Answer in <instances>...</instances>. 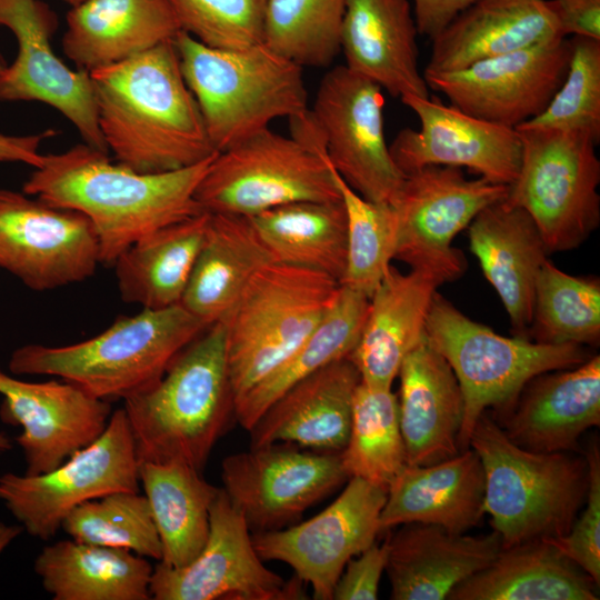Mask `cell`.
Returning a JSON list of instances; mask_svg holds the SVG:
<instances>
[{
	"mask_svg": "<svg viewBox=\"0 0 600 600\" xmlns=\"http://www.w3.org/2000/svg\"><path fill=\"white\" fill-rule=\"evenodd\" d=\"M108 156L86 143L43 154L22 187L29 196L84 214L98 237L101 263L113 264L143 237L204 212L196 190L214 156L159 173L137 172Z\"/></svg>",
	"mask_w": 600,
	"mask_h": 600,
	"instance_id": "6da1fadb",
	"label": "cell"
},
{
	"mask_svg": "<svg viewBox=\"0 0 600 600\" xmlns=\"http://www.w3.org/2000/svg\"><path fill=\"white\" fill-rule=\"evenodd\" d=\"M98 123L117 162L141 173L194 166L218 151L173 40L89 72Z\"/></svg>",
	"mask_w": 600,
	"mask_h": 600,
	"instance_id": "7a4b0ae2",
	"label": "cell"
},
{
	"mask_svg": "<svg viewBox=\"0 0 600 600\" xmlns=\"http://www.w3.org/2000/svg\"><path fill=\"white\" fill-rule=\"evenodd\" d=\"M139 462L201 471L234 417L222 321L207 327L150 388L123 400Z\"/></svg>",
	"mask_w": 600,
	"mask_h": 600,
	"instance_id": "3957f363",
	"label": "cell"
},
{
	"mask_svg": "<svg viewBox=\"0 0 600 600\" xmlns=\"http://www.w3.org/2000/svg\"><path fill=\"white\" fill-rule=\"evenodd\" d=\"M207 327L180 303L142 309L81 342L21 346L8 368L14 374L58 377L109 402L124 400L158 382Z\"/></svg>",
	"mask_w": 600,
	"mask_h": 600,
	"instance_id": "277c9868",
	"label": "cell"
},
{
	"mask_svg": "<svg viewBox=\"0 0 600 600\" xmlns=\"http://www.w3.org/2000/svg\"><path fill=\"white\" fill-rule=\"evenodd\" d=\"M184 81L209 139L220 152L308 110L303 68L263 42L244 49H216L189 33L173 39Z\"/></svg>",
	"mask_w": 600,
	"mask_h": 600,
	"instance_id": "5b68a950",
	"label": "cell"
},
{
	"mask_svg": "<svg viewBox=\"0 0 600 600\" xmlns=\"http://www.w3.org/2000/svg\"><path fill=\"white\" fill-rule=\"evenodd\" d=\"M469 448L484 473L483 512L502 539V548L566 536L586 501V459L568 452H536L516 444L483 412Z\"/></svg>",
	"mask_w": 600,
	"mask_h": 600,
	"instance_id": "8992f818",
	"label": "cell"
},
{
	"mask_svg": "<svg viewBox=\"0 0 600 600\" xmlns=\"http://www.w3.org/2000/svg\"><path fill=\"white\" fill-rule=\"evenodd\" d=\"M340 287L322 272L278 261L252 277L222 321L234 400L277 369L313 332Z\"/></svg>",
	"mask_w": 600,
	"mask_h": 600,
	"instance_id": "52a82bcc",
	"label": "cell"
},
{
	"mask_svg": "<svg viewBox=\"0 0 600 600\" xmlns=\"http://www.w3.org/2000/svg\"><path fill=\"white\" fill-rule=\"evenodd\" d=\"M424 336L450 364L463 396L460 451L469 448L473 427L489 408L502 414L531 378L577 367L591 357L580 344H546L500 336L468 318L438 292L427 316Z\"/></svg>",
	"mask_w": 600,
	"mask_h": 600,
	"instance_id": "ba28073f",
	"label": "cell"
},
{
	"mask_svg": "<svg viewBox=\"0 0 600 600\" xmlns=\"http://www.w3.org/2000/svg\"><path fill=\"white\" fill-rule=\"evenodd\" d=\"M516 129L521 162L506 200L530 214L549 252L578 248L600 223L598 143L578 131Z\"/></svg>",
	"mask_w": 600,
	"mask_h": 600,
	"instance_id": "9c48e42d",
	"label": "cell"
},
{
	"mask_svg": "<svg viewBox=\"0 0 600 600\" xmlns=\"http://www.w3.org/2000/svg\"><path fill=\"white\" fill-rule=\"evenodd\" d=\"M196 199L210 213L253 217L292 202L341 196L324 152L267 128L218 152Z\"/></svg>",
	"mask_w": 600,
	"mask_h": 600,
	"instance_id": "30bf717a",
	"label": "cell"
},
{
	"mask_svg": "<svg viewBox=\"0 0 600 600\" xmlns=\"http://www.w3.org/2000/svg\"><path fill=\"white\" fill-rule=\"evenodd\" d=\"M139 487L134 439L120 408L94 441L53 470L2 474L0 501L30 536L49 540L78 506L117 491L139 492Z\"/></svg>",
	"mask_w": 600,
	"mask_h": 600,
	"instance_id": "8fae6325",
	"label": "cell"
},
{
	"mask_svg": "<svg viewBox=\"0 0 600 600\" xmlns=\"http://www.w3.org/2000/svg\"><path fill=\"white\" fill-rule=\"evenodd\" d=\"M508 184L467 179L461 168L426 166L407 174L391 204L397 218L394 259L441 284L460 278L464 254L452 240L486 207L503 200Z\"/></svg>",
	"mask_w": 600,
	"mask_h": 600,
	"instance_id": "7c38bea8",
	"label": "cell"
},
{
	"mask_svg": "<svg viewBox=\"0 0 600 600\" xmlns=\"http://www.w3.org/2000/svg\"><path fill=\"white\" fill-rule=\"evenodd\" d=\"M383 107L381 88L342 64L324 73L310 111L326 157L347 184L369 201L393 204L407 176L387 144Z\"/></svg>",
	"mask_w": 600,
	"mask_h": 600,
	"instance_id": "4fadbf2b",
	"label": "cell"
},
{
	"mask_svg": "<svg viewBox=\"0 0 600 600\" xmlns=\"http://www.w3.org/2000/svg\"><path fill=\"white\" fill-rule=\"evenodd\" d=\"M242 514L219 488L209 511V534L200 553L182 568H153L150 596L156 600L307 599L302 581L284 580L257 553Z\"/></svg>",
	"mask_w": 600,
	"mask_h": 600,
	"instance_id": "5bb4252c",
	"label": "cell"
},
{
	"mask_svg": "<svg viewBox=\"0 0 600 600\" xmlns=\"http://www.w3.org/2000/svg\"><path fill=\"white\" fill-rule=\"evenodd\" d=\"M99 263L98 237L84 214L0 189V268L47 291L87 280Z\"/></svg>",
	"mask_w": 600,
	"mask_h": 600,
	"instance_id": "9a60e30c",
	"label": "cell"
},
{
	"mask_svg": "<svg viewBox=\"0 0 600 600\" xmlns=\"http://www.w3.org/2000/svg\"><path fill=\"white\" fill-rule=\"evenodd\" d=\"M221 479L229 500L257 533L293 524L349 477L340 452L274 443L226 457Z\"/></svg>",
	"mask_w": 600,
	"mask_h": 600,
	"instance_id": "2e32d148",
	"label": "cell"
},
{
	"mask_svg": "<svg viewBox=\"0 0 600 600\" xmlns=\"http://www.w3.org/2000/svg\"><path fill=\"white\" fill-rule=\"evenodd\" d=\"M348 480L338 498L309 520L252 533L259 557L290 566L296 577L310 584L317 600H332L347 562L381 532L379 517L387 490L360 478Z\"/></svg>",
	"mask_w": 600,
	"mask_h": 600,
	"instance_id": "e0dca14e",
	"label": "cell"
},
{
	"mask_svg": "<svg viewBox=\"0 0 600 600\" xmlns=\"http://www.w3.org/2000/svg\"><path fill=\"white\" fill-rule=\"evenodd\" d=\"M569 58V39L554 38L463 69L423 72V77L456 108L516 129L544 110L566 76Z\"/></svg>",
	"mask_w": 600,
	"mask_h": 600,
	"instance_id": "ac0fdd59",
	"label": "cell"
},
{
	"mask_svg": "<svg viewBox=\"0 0 600 600\" xmlns=\"http://www.w3.org/2000/svg\"><path fill=\"white\" fill-rule=\"evenodd\" d=\"M0 26L17 39L18 54L0 76V101H38L67 118L83 143L109 153L89 72L70 69L53 51L56 12L41 0H0Z\"/></svg>",
	"mask_w": 600,
	"mask_h": 600,
	"instance_id": "d6986e66",
	"label": "cell"
},
{
	"mask_svg": "<svg viewBox=\"0 0 600 600\" xmlns=\"http://www.w3.org/2000/svg\"><path fill=\"white\" fill-rule=\"evenodd\" d=\"M420 120V129L398 132L390 153L407 176L426 166H449L510 186L517 178L522 144L517 129L476 118L437 97L400 98Z\"/></svg>",
	"mask_w": 600,
	"mask_h": 600,
	"instance_id": "ffe728a7",
	"label": "cell"
},
{
	"mask_svg": "<svg viewBox=\"0 0 600 600\" xmlns=\"http://www.w3.org/2000/svg\"><path fill=\"white\" fill-rule=\"evenodd\" d=\"M1 419L18 424L26 474L53 470L106 429L112 409L68 381L29 382L0 369Z\"/></svg>",
	"mask_w": 600,
	"mask_h": 600,
	"instance_id": "44dd1931",
	"label": "cell"
},
{
	"mask_svg": "<svg viewBox=\"0 0 600 600\" xmlns=\"http://www.w3.org/2000/svg\"><path fill=\"white\" fill-rule=\"evenodd\" d=\"M506 434L536 452H569L600 424V357L531 378L501 414Z\"/></svg>",
	"mask_w": 600,
	"mask_h": 600,
	"instance_id": "7402d4cb",
	"label": "cell"
},
{
	"mask_svg": "<svg viewBox=\"0 0 600 600\" xmlns=\"http://www.w3.org/2000/svg\"><path fill=\"white\" fill-rule=\"evenodd\" d=\"M360 379L347 357L299 381L251 427V448L286 443L318 452H341L349 438Z\"/></svg>",
	"mask_w": 600,
	"mask_h": 600,
	"instance_id": "603a6c76",
	"label": "cell"
},
{
	"mask_svg": "<svg viewBox=\"0 0 600 600\" xmlns=\"http://www.w3.org/2000/svg\"><path fill=\"white\" fill-rule=\"evenodd\" d=\"M386 539L384 571L392 600H443L460 582L490 564L502 549L492 533L472 537L428 523H404Z\"/></svg>",
	"mask_w": 600,
	"mask_h": 600,
	"instance_id": "cb8c5ba5",
	"label": "cell"
},
{
	"mask_svg": "<svg viewBox=\"0 0 600 600\" xmlns=\"http://www.w3.org/2000/svg\"><path fill=\"white\" fill-rule=\"evenodd\" d=\"M418 33L409 0H346L340 32L344 66L393 97L428 98Z\"/></svg>",
	"mask_w": 600,
	"mask_h": 600,
	"instance_id": "d4e9b609",
	"label": "cell"
},
{
	"mask_svg": "<svg viewBox=\"0 0 600 600\" xmlns=\"http://www.w3.org/2000/svg\"><path fill=\"white\" fill-rule=\"evenodd\" d=\"M399 422L409 466H428L460 452L464 401L448 361L426 336L398 372Z\"/></svg>",
	"mask_w": 600,
	"mask_h": 600,
	"instance_id": "484cf974",
	"label": "cell"
},
{
	"mask_svg": "<svg viewBox=\"0 0 600 600\" xmlns=\"http://www.w3.org/2000/svg\"><path fill=\"white\" fill-rule=\"evenodd\" d=\"M470 250L499 294L516 337L527 338L538 273L549 250L530 214L506 199L482 209L468 226Z\"/></svg>",
	"mask_w": 600,
	"mask_h": 600,
	"instance_id": "4316f807",
	"label": "cell"
},
{
	"mask_svg": "<svg viewBox=\"0 0 600 600\" xmlns=\"http://www.w3.org/2000/svg\"><path fill=\"white\" fill-rule=\"evenodd\" d=\"M441 283L418 270L401 273L390 266L369 297L359 341L349 359L361 381L391 388L404 358L424 337V324Z\"/></svg>",
	"mask_w": 600,
	"mask_h": 600,
	"instance_id": "83f0119b",
	"label": "cell"
},
{
	"mask_svg": "<svg viewBox=\"0 0 600 600\" xmlns=\"http://www.w3.org/2000/svg\"><path fill=\"white\" fill-rule=\"evenodd\" d=\"M483 496L482 463L471 448L438 463L406 464L387 490L380 531L418 522L464 533L484 514Z\"/></svg>",
	"mask_w": 600,
	"mask_h": 600,
	"instance_id": "f1b7e54d",
	"label": "cell"
},
{
	"mask_svg": "<svg viewBox=\"0 0 600 600\" xmlns=\"http://www.w3.org/2000/svg\"><path fill=\"white\" fill-rule=\"evenodd\" d=\"M179 31L168 0H86L67 14L62 50L78 70L90 72L173 40Z\"/></svg>",
	"mask_w": 600,
	"mask_h": 600,
	"instance_id": "f546056e",
	"label": "cell"
},
{
	"mask_svg": "<svg viewBox=\"0 0 600 600\" xmlns=\"http://www.w3.org/2000/svg\"><path fill=\"white\" fill-rule=\"evenodd\" d=\"M563 38L547 0H477L434 38L424 72H448Z\"/></svg>",
	"mask_w": 600,
	"mask_h": 600,
	"instance_id": "4dcf8cb0",
	"label": "cell"
},
{
	"mask_svg": "<svg viewBox=\"0 0 600 600\" xmlns=\"http://www.w3.org/2000/svg\"><path fill=\"white\" fill-rule=\"evenodd\" d=\"M273 261L249 217L209 212L180 304L207 326L223 321L252 277Z\"/></svg>",
	"mask_w": 600,
	"mask_h": 600,
	"instance_id": "1f68e13d",
	"label": "cell"
},
{
	"mask_svg": "<svg viewBox=\"0 0 600 600\" xmlns=\"http://www.w3.org/2000/svg\"><path fill=\"white\" fill-rule=\"evenodd\" d=\"M599 584L558 547L537 539L502 548L449 600H597Z\"/></svg>",
	"mask_w": 600,
	"mask_h": 600,
	"instance_id": "d6a6232c",
	"label": "cell"
},
{
	"mask_svg": "<svg viewBox=\"0 0 600 600\" xmlns=\"http://www.w3.org/2000/svg\"><path fill=\"white\" fill-rule=\"evenodd\" d=\"M34 571L53 600H149L153 567L127 549L61 540L43 547Z\"/></svg>",
	"mask_w": 600,
	"mask_h": 600,
	"instance_id": "836d02e7",
	"label": "cell"
},
{
	"mask_svg": "<svg viewBox=\"0 0 600 600\" xmlns=\"http://www.w3.org/2000/svg\"><path fill=\"white\" fill-rule=\"evenodd\" d=\"M209 219L204 211L161 228L134 242L113 262L122 301L142 309L179 304Z\"/></svg>",
	"mask_w": 600,
	"mask_h": 600,
	"instance_id": "e575fe53",
	"label": "cell"
},
{
	"mask_svg": "<svg viewBox=\"0 0 600 600\" xmlns=\"http://www.w3.org/2000/svg\"><path fill=\"white\" fill-rule=\"evenodd\" d=\"M139 479L161 542L159 562L170 568L189 564L208 539L210 506L219 488L200 470L179 462H139Z\"/></svg>",
	"mask_w": 600,
	"mask_h": 600,
	"instance_id": "d590c367",
	"label": "cell"
},
{
	"mask_svg": "<svg viewBox=\"0 0 600 600\" xmlns=\"http://www.w3.org/2000/svg\"><path fill=\"white\" fill-rule=\"evenodd\" d=\"M369 297L340 287L338 297L313 332L269 376L234 400V418L250 430L288 389L324 366L349 357L366 320Z\"/></svg>",
	"mask_w": 600,
	"mask_h": 600,
	"instance_id": "8d00e7d4",
	"label": "cell"
},
{
	"mask_svg": "<svg viewBox=\"0 0 600 600\" xmlns=\"http://www.w3.org/2000/svg\"><path fill=\"white\" fill-rule=\"evenodd\" d=\"M249 218L276 261L322 272L341 283L347 266L342 199L292 202Z\"/></svg>",
	"mask_w": 600,
	"mask_h": 600,
	"instance_id": "74e56055",
	"label": "cell"
},
{
	"mask_svg": "<svg viewBox=\"0 0 600 600\" xmlns=\"http://www.w3.org/2000/svg\"><path fill=\"white\" fill-rule=\"evenodd\" d=\"M349 478H360L388 490L406 467L398 396L391 388L358 383L350 433L340 452Z\"/></svg>",
	"mask_w": 600,
	"mask_h": 600,
	"instance_id": "f35d334b",
	"label": "cell"
},
{
	"mask_svg": "<svg viewBox=\"0 0 600 600\" xmlns=\"http://www.w3.org/2000/svg\"><path fill=\"white\" fill-rule=\"evenodd\" d=\"M527 339L546 344L598 346L599 279L570 276L547 260L536 280Z\"/></svg>",
	"mask_w": 600,
	"mask_h": 600,
	"instance_id": "ab89813d",
	"label": "cell"
},
{
	"mask_svg": "<svg viewBox=\"0 0 600 600\" xmlns=\"http://www.w3.org/2000/svg\"><path fill=\"white\" fill-rule=\"evenodd\" d=\"M346 0H268L263 43L300 67H329L340 52Z\"/></svg>",
	"mask_w": 600,
	"mask_h": 600,
	"instance_id": "60d3db41",
	"label": "cell"
},
{
	"mask_svg": "<svg viewBox=\"0 0 600 600\" xmlns=\"http://www.w3.org/2000/svg\"><path fill=\"white\" fill-rule=\"evenodd\" d=\"M73 540L127 549L160 561L161 542L146 496L117 491L74 508L63 520Z\"/></svg>",
	"mask_w": 600,
	"mask_h": 600,
	"instance_id": "b9f144b4",
	"label": "cell"
},
{
	"mask_svg": "<svg viewBox=\"0 0 600 600\" xmlns=\"http://www.w3.org/2000/svg\"><path fill=\"white\" fill-rule=\"evenodd\" d=\"M332 172L347 214V266L341 284L370 297L394 259L396 212L391 204L364 199L333 168Z\"/></svg>",
	"mask_w": 600,
	"mask_h": 600,
	"instance_id": "7bdbcfd3",
	"label": "cell"
},
{
	"mask_svg": "<svg viewBox=\"0 0 600 600\" xmlns=\"http://www.w3.org/2000/svg\"><path fill=\"white\" fill-rule=\"evenodd\" d=\"M566 76L536 118L521 126L578 131L600 140V40L572 37Z\"/></svg>",
	"mask_w": 600,
	"mask_h": 600,
	"instance_id": "ee69618b",
	"label": "cell"
},
{
	"mask_svg": "<svg viewBox=\"0 0 600 600\" xmlns=\"http://www.w3.org/2000/svg\"><path fill=\"white\" fill-rule=\"evenodd\" d=\"M182 31L216 49L263 42L268 0H168Z\"/></svg>",
	"mask_w": 600,
	"mask_h": 600,
	"instance_id": "f6af8a7d",
	"label": "cell"
},
{
	"mask_svg": "<svg viewBox=\"0 0 600 600\" xmlns=\"http://www.w3.org/2000/svg\"><path fill=\"white\" fill-rule=\"evenodd\" d=\"M588 463L589 484L584 508L577 516L570 531L558 539H547L569 559L588 573L597 584L600 582V451L597 442L584 453Z\"/></svg>",
	"mask_w": 600,
	"mask_h": 600,
	"instance_id": "bcb514c9",
	"label": "cell"
},
{
	"mask_svg": "<svg viewBox=\"0 0 600 600\" xmlns=\"http://www.w3.org/2000/svg\"><path fill=\"white\" fill-rule=\"evenodd\" d=\"M357 559H350L341 572L332 600H376L381 576L386 569L388 546L372 543Z\"/></svg>",
	"mask_w": 600,
	"mask_h": 600,
	"instance_id": "7dc6e473",
	"label": "cell"
},
{
	"mask_svg": "<svg viewBox=\"0 0 600 600\" xmlns=\"http://www.w3.org/2000/svg\"><path fill=\"white\" fill-rule=\"evenodd\" d=\"M559 32L600 40V0H547Z\"/></svg>",
	"mask_w": 600,
	"mask_h": 600,
	"instance_id": "c3c4849f",
	"label": "cell"
},
{
	"mask_svg": "<svg viewBox=\"0 0 600 600\" xmlns=\"http://www.w3.org/2000/svg\"><path fill=\"white\" fill-rule=\"evenodd\" d=\"M477 0H413L418 32L434 38L457 14Z\"/></svg>",
	"mask_w": 600,
	"mask_h": 600,
	"instance_id": "681fc988",
	"label": "cell"
},
{
	"mask_svg": "<svg viewBox=\"0 0 600 600\" xmlns=\"http://www.w3.org/2000/svg\"><path fill=\"white\" fill-rule=\"evenodd\" d=\"M56 134L52 129L41 133L12 136L0 132V162H19L38 168L42 163V142Z\"/></svg>",
	"mask_w": 600,
	"mask_h": 600,
	"instance_id": "f907efd6",
	"label": "cell"
},
{
	"mask_svg": "<svg viewBox=\"0 0 600 600\" xmlns=\"http://www.w3.org/2000/svg\"><path fill=\"white\" fill-rule=\"evenodd\" d=\"M20 524H7L0 521V554L22 532Z\"/></svg>",
	"mask_w": 600,
	"mask_h": 600,
	"instance_id": "816d5d0a",
	"label": "cell"
},
{
	"mask_svg": "<svg viewBox=\"0 0 600 600\" xmlns=\"http://www.w3.org/2000/svg\"><path fill=\"white\" fill-rule=\"evenodd\" d=\"M12 444L6 433L0 432V451H7L11 449Z\"/></svg>",
	"mask_w": 600,
	"mask_h": 600,
	"instance_id": "f5cc1de1",
	"label": "cell"
},
{
	"mask_svg": "<svg viewBox=\"0 0 600 600\" xmlns=\"http://www.w3.org/2000/svg\"><path fill=\"white\" fill-rule=\"evenodd\" d=\"M7 67H8V63H7V61H6V59H4L3 54H2V52H1V50H0V76H1V73L3 72V70H4Z\"/></svg>",
	"mask_w": 600,
	"mask_h": 600,
	"instance_id": "db71d44e",
	"label": "cell"
},
{
	"mask_svg": "<svg viewBox=\"0 0 600 600\" xmlns=\"http://www.w3.org/2000/svg\"><path fill=\"white\" fill-rule=\"evenodd\" d=\"M63 1L69 3L71 7H74V6H78V4H80L81 2H83L86 0H63Z\"/></svg>",
	"mask_w": 600,
	"mask_h": 600,
	"instance_id": "11a10c76",
	"label": "cell"
}]
</instances>
